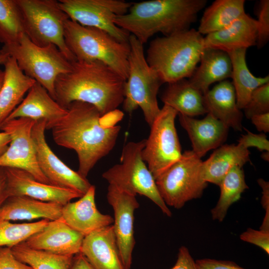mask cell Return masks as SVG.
<instances>
[{"label": "cell", "instance_id": "obj_41", "mask_svg": "<svg viewBox=\"0 0 269 269\" xmlns=\"http://www.w3.org/2000/svg\"><path fill=\"white\" fill-rule=\"evenodd\" d=\"M262 189L261 204L265 210V215L260 229L269 230V182L262 178L257 180Z\"/></svg>", "mask_w": 269, "mask_h": 269}, {"label": "cell", "instance_id": "obj_18", "mask_svg": "<svg viewBox=\"0 0 269 269\" xmlns=\"http://www.w3.org/2000/svg\"><path fill=\"white\" fill-rule=\"evenodd\" d=\"M96 188H90L79 199L63 206L61 218L65 223L84 237L102 228L112 225L113 218L101 213L95 203Z\"/></svg>", "mask_w": 269, "mask_h": 269}, {"label": "cell", "instance_id": "obj_24", "mask_svg": "<svg viewBox=\"0 0 269 269\" xmlns=\"http://www.w3.org/2000/svg\"><path fill=\"white\" fill-rule=\"evenodd\" d=\"M4 77L0 89V125L23 100L36 81L26 75L15 60L9 56L3 64Z\"/></svg>", "mask_w": 269, "mask_h": 269}, {"label": "cell", "instance_id": "obj_8", "mask_svg": "<svg viewBox=\"0 0 269 269\" xmlns=\"http://www.w3.org/2000/svg\"><path fill=\"white\" fill-rule=\"evenodd\" d=\"M0 51L13 57L21 70L42 85L55 100L56 79L72 68V62L55 45H37L24 33L16 44L3 46Z\"/></svg>", "mask_w": 269, "mask_h": 269}, {"label": "cell", "instance_id": "obj_32", "mask_svg": "<svg viewBox=\"0 0 269 269\" xmlns=\"http://www.w3.org/2000/svg\"><path fill=\"white\" fill-rule=\"evenodd\" d=\"M10 249L18 260L33 269H69L73 257L31 249L21 243Z\"/></svg>", "mask_w": 269, "mask_h": 269}, {"label": "cell", "instance_id": "obj_4", "mask_svg": "<svg viewBox=\"0 0 269 269\" xmlns=\"http://www.w3.org/2000/svg\"><path fill=\"white\" fill-rule=\"evenodd\" d=\"M203 37L189 29L152 40L147 50L146 61L168 84L189 78L200 62L204 49Z\"/></svg>", "mask_w": 269, "mask_h": 269}, {"label": "cell", "instance_id": "obj_31", "mask_svg": "<svg viewBox=\"0 0 269 269\" xmlns=\"http://www.w3.org/2000/svg\"><path fill=\"white\" fill-rule=\"evenodd\" d=\"M219 186L220 197L211 213L213 220L221 222L225 219L230 207L239 200L242 193L249 188L242 167H233L223 178Z\"/></svg>", "mask_w": 269, "mask_h": 269}, {"label": "cell", "instance_id": "obj_43", "mask_svg": "<svg viewBox=\"0 0 269 269\" xmlns=\"http://www.w3.org/2000/svg\"><path fill=\"white\" fill-rule=\"evenodd\" d=\"M250 119L258 131L269 132V113L254 115Z\"/></svg>", "mask_w": 269, "mask_h": 269}, {"label": "cell", "instance_id": "obj_17", "mask_svg": "<svg viewBox=\"0 0 269 269\" xmlns=\"http://www.w3.org/2000/svg\"><path fill=\"white\" fill-rule=\"evenodd\" d=\"M84 236L60 218L49 221L41 230L23 242L31 249L61 255L74 256L81 252Z\"/></svg>", "mask_w": 269, "mask_h": 269}, {"label": "cell", "instance_id": "obj_28", "mask_svg": "<svg viewBox=\"0 0 269 269\" xmlns=\"http://www.w3.org/2000/svg\"><path fill=\"white\" fill-rule=\"evenodd\" d=\"M161 100L178 114L193 117L208 113L204 95L183 79L168 84Z\"/></svg>", "mask_w": 269, "mask_h": 269}, {"label": "cell", "instance_id": "obj_1", "mask_svg": "<svg viewBox=\"0 0 269 269\" xmlns=\"http://www.w3.org/2000/svg\"><path fill=\"white\" fill-rule=\"evenodd\" d=\"M66 109L62 117L46 122V130H51L57 144L75 151L77 172L86 178L97 162L113 149L121 127L116 125L117 121L108 120L114 112L103 116L88 103L74 102Z\"/></svg>", "mask_w": 269, "mask_h": 269}, {"label": "cell", "instance_id": "obj_16", "mask_svg": "<svg viewBox=\"0 0 269 269\" xmlns=\"http://www.w3.org/2000/svg\"><path fill=\"white\" fill-rule=\"evenodd\" d=\"M4 169L9 197L25 196L64 206L83 195L72 189L40 182L22 169L11 167H4Z\"/></svg>", "mask_w": 269, "mask_h": 269}, {"label": "cell", "instance_id": "obj_13", "mask_svg": "<svg viewBox=\"0 0 269 269\" xmlns=\"http://www.w3.org/2000/svg\"><path fill=\"white\" fill-rule=\"evenodd\" d=\"M36 121L29 118H19L6 120L0 125V130L6 133L10 138L7 149L0 156V167L24 170L37 180L50 184L40 170L37 160L32 137V130Z\"/></svg>", "mask_w": 269, "mask_h": 269}, {"label": "cell", "instance_id": "obj_19", "mask_svg": "<svg viewBox=\"0 0 269 269\" xmlns=\"http://www.w3.org/2000/svg\"><path fill=\"white\" fill-rule=\"evenodd\" d=\"M179 121L191 140L192 151L199 158L216 149L226 140L229 128L210 113L201 120L178 114Z\"/></svg>", "mask_w": 269, "mask_h": 269}, {"label": "cell", "instance_id": "obj_6", "mask_svg": "<svg viewBox=\"0 0 269 269\" xmlns=\"http://www.w3.org/2000/svg\"><path fill=\"white\" fill-rule=\"evenodd\" d=\"M129 43V73L123 107L128 113L140 108L146 122L150 126L160 111L157 95L164 83L157 72L147 63L143 44L131 34Z\"/></svg>", "mask_w": 269, "mask_h": 269}, {"label": "cell", "instance_id": "obj_7", "mask_svg": "<svg viewBox=\"0 0 269 269\" xmlns=\"http://www.w3.org/2000/svg\"><path fill=\"white\" fill-rule=\"evenodd\" d=\"M145 143V139L127 143L122 149L120 163L105 171L102 177L109 185L122 191L148 198L163 214L171 217L172 213L161 198L155 180L142 159Z\"/></svg>", "mask_w": 269, "mask_h": 269}, {"label": "cell", "instance_id": "obj_3", "mask_svg": "<svg viewBox=\"0 0 269 269\" xmlns=\"http://www.w3.org/2000/svg\"><path fill=\"white\" fill-rule=\"evenodd\" d=\"M206 0H152L133 3L128 12L117 16L115 23L141 43L154 34L164 36L188 30Z\"/></svg>", "mask_w": 269, "mask_h": 269}, {"label": "cell", "instance_id": "obj_26", "mask_svg": "<svg viewBox=\"0 0 269 269\" xmlns=\"http://www.w3.org/2000/svg\"><path fill=\"white\" fill-rule=\"evenodd\" d=\"M66 113L67 109L61 107L42 85L36 82L26 97L5 121L26 118L35 121L44 119L49 122L60 118Z\"/></svg>", "mask_w": 269, "mask_h": 269}, {"label": "cell", "instance_id": "obj_37", "mask_svg": "<svg viewBox=\"0 0 269 269\" xmlns=\"http://www.w3.org/2000/svg\"><path fill=\"white\" fill-rule=\"evenodd\" d=\"M240 238L260 247L269 255V230H257L249 228L240 235Z\"/></svg>", "mask_w": 269, "mask_h": 269}, {"label": "cell", "instance_id": "obj_30", "mask_svg": "<svg viewBox=\"0 0 269 269\" xmlns=\"http://www.w3.org/2000/svg\"><path fill=\"white\" fill-rule=\"evenodd\" d=\"M244 0H216L206 8L198 31L201 35L220 30L241 16L245 11Z\"/></svg>", "mask_w": 269, "mask_h": 269}, {"label": "cell", "instance_id": "obj_23", "mask_svg": "<svg viewBox=\"0 0 269 269\" xmlns=\"http://www.w3.org/2000/svg\"><path fill=\"white\" fill-rule=\"evenodd\" d=\"M62 207L59 204L27 196H10L0 208V220H32L39 218L55 220L61 217Z\"/></svg>", "mask_w": 269, "mask_h": 269}, {"label": "cell", "instance_id": "obj_5", "mask_svg": "<svg viewBox=\"0 0 269 269\" xmlns=\"http://www.w3.org/2000/svg\"><path fill=\"white\" fill-rule=\"evenodd\" d=\"M64 39L76 60L104 63L127 80L129 73V43L119 41L101 29L83 26L68 19Z\"/></svg>", "mask_w": 269, "mask_h": 269}, {"label": "cell", "instance_id": "obj_45", "mask_svg": "<svg viewBox=\"0 0 269 269\" xmlns=\"http://www.w3.org/2000/svg\"><path fill=\"white\" fill-rule=\"evenodd\" d=\"M8 197L4 167H0V208Z\"/></svg>", "mask_w": 269, "mask_h": 269}, {"label": "cell", "instance_id": "obj_29", "mask_svg": "<svg viewBox=\"0 0 269 269\" xmlns=\"http://www.w3.org/2000/svg\"><path fill=\"white\" fill-rule=\"evenodd\" d=\"M247 49H240L228 53L232 66L231 77L238 108L243 109L253 92L260 86L269 82V76L257 77L250 71L246 60Z\"/></svg>", "mask_w": 269, "mask_h": 269}, {"label": "cell", "instance_id": "obj_48", "mask_svg": "<svg viewBox=\"0 0 269 269\" xmlns=\"http://www.w3.org/2000/svg\"><path fill=\"white\" fill-rule=\"evenodd\" d=\"M261 157L266 161H269V151H265L261 154Z\"/></svg>", "mask_w": 269, "mask_h": 269}, {"label": "cell", "instance_id": "obj_11", "mask_svg": "<svg viewBox=\"0 0 269 269\" xmlns=\"http://www.w3.org/2000/svg\"><path fill=\"white\" fill-rule=\"evenodd\" d=\"M178 112L164 105L150 126L142 157L155 180L180 159L181 148L175 126Z\"/></svg>", "mask_w": 269, "mask_h": 269}, {"label": "cell", "instance_id": "obj_33", "mask_svg": "<svg viewBox=\"0 0 269 269\" xmlns=\"http://www.w3.org/2000/svg\"><path fill=\"white\" fill-rule=\"evenodd\" d=\"M24 34L16 0H0V42L3 46L16 44Z\"/></svg>", "mask_w": 269, "mask_h": 269}, {"label": "cell", "instance_id": "obj_34", "mask_svg": "<svg viewBox=\"0 0 269 269\" xmlns=\"http://www.w3.org/2000/svg\"><path fill=\"white\" fill-rule=\"evenodd\" d=\"M48 219L28 223H12L0 220V248H11L23 242L33 234L42 229L49 222Z\"/></svg>", "mask_w": 269, "mask_h": 269}, {"label": "cell", "instance_id": "obj_27", "mask_svg": "<svg viewBox=\"0 0 269 269\" xmlns=\"http://www.w3.org/2000/svg\"><path fill=\"white\" fill-rule=\"evenodd\" d=\"M248 148L240 143L224 144L216 148L202 162L203 179L218 185L225 176L234 167L242 166L250 161Z\"/></svg>", "mask_w": 269, "mask_h": 269}, {"label": "cell", "instance_id": "obj_10", "mask_svg": "<svg viewBox=\"0 0 269 269\" xmlns=\"http://www.w3.org/2000/svg\"><path fill=\"white\" fill-rule=\"evenodd\" d=\"M202 161L191 150L156 179L158 192L167 206L180 209L191 200L200 198L208 182L202 176Z\"/></svg>", "mask_w": 269, "mask_h": 269}, {"label": "cell", "instance_id": "obj_20", "mask_svg": "<svg viewBox=\"0 0 269 269\" xmlns=\"http://www.w3.org/2000/svg\"><path fill=\"white\" fill-rule=\"evenodd\" d=\"M80 252L94 269H126L113 224L85 236Z\"/></svg>", "mask_w": 269, "mask_h": 269}, {"label": "cell", "instance_id": "obj_47", "mask_svg": "<svg viewBox=\"0 0 269 269\" xmlns=\"http://www.w3.org/2000/svg\"><path fill=\"white\" fill-rule=\"evenodd\" d=\"M9 56L5 53L0 51V65L4 64Z\"/></svg>", "mask_w": 269, "mask_h": 269}, {"label": "cell", "instance_id": "obj_49", "mask_svg": "<svg viewBox=\"0 0 269 269\" xmlns=\"http://www.w3.org/2000/svg\"><path fill=\"white\" fill-rule=\"evenodd\" d=\"M4 77V71L0 69V89L1 87Z\"/></svg>", "mask_w": 269, "mask_h": 269}, {"label": "cell", "instance_id": "obj_39", "mask_svg": "<svg viewBox=\"0 0 269 269\" xmlns=\"http://www.w3.org/2000/svg\"><path fill=\"white\" fill-rule=\"evenodd\" d=\"M0 269H33L18 260L9 247L0 248Z\"/></svg>", "mask_w": 269, "mask_h": 269}, {"label": "cell", "instance_id": "obj_38", "mask_svg": "<svg viewBox=\"0 0 269 269\" xmlns=\"http://www.w3.org/2000/svg\"><path fill=\"white\" fill-rule=\"evenodd\" d=\"M246 134L242 135L238 143L245 147H256L260 151H269V141L265 133L256 134L245 129Z\"/></svg>", "mask_w": 269, "mask_h": 269}, {"label": "cell", "instance_id": "obj_14", "mask_svg": "<svg viewBox=\"0 0 269 269\" xmlns=\"http://www.w3.org/2000/svg\"><path fill=\"white\" fill-rule=\"evenodd\" d=\"M46 123L44 119L37 120L32 130V137L40 170L50 184L72 189L84 195L91 184L87 178L69 168L52 151L45 139Z\"/></svg>", "mask_w": 269, "mask_h": 269}, {"label": "cell", "instance_id": "obj_12", "mask_svg": "<svg viewBox=\"0 0 269 269\" xmlns=\"http://www.w3.org/2000/svg\"><path fill=\"white\" fill-rule=\"evenodd\" d=\"M70 19L101 29L122 42L129 43L130 33L114 22L116 16L127 13L133 3L122 0H60Z\"/></svg>", "mask_w": 269, "mask_h": 269}, {"label": "cell", "instance_id": "obj_9", "mask_svg": "<svg viewBox=\"0 0 269 269\" xmlns=\"http://www.w3.org/2000/svg\"><path fill=\"white\" fill-rule=\"evenodd\" d=\"M24 33L39 46L55 45L71 62L76 60L64 39V25L70 19L56 0H16Z\"/></svg>", "mask_w": 269, "mask_h": 269}, {"label": "cell", "instance_id": "obj_36", "mask_svg": "<svg viewBox=\"0 0 269 269\" xmlns=\"http://www.w3.org/2000/svg\"><path fill=\"white\" fill-rule=\"evenodd\" d=\"M258 24L256 45L263 48L269 39V0H261L257 8Z\"/></svg>", "mask_w": 269, "mask_h": 269}, {"label": "cell", "instance_id": "obj_25", "mask_svg": "<svg viewBox=\"0 0 269 269\" xmlns=\"http://www.w3.org/2000/svg\"><path fill=\"white\" fill-rule=\"evenodd\" d=\"M199 62V66L196 68L188 81L204 95L212 84L231 77V60L229 54L225 51L204 48Z\"/></svg>", "mask_w": 269, "mask_h": 269}, {"label": "cell", "instance_id": "obj_40", "mask_svg": "<svg viewBox=\"0 0 269 269\" xmlns=\"http://www.w3.org/2000/svg\"><path fill=\"white\" fill-rule=\"evenodd\" d=\"M198 269H246L228 261L202 259L195 261Z\"/></svg>", "mask_w": 269, "mask_h": 269}, {"label": "cell", "instance_id": "obj_21", "mask_svg": "<svg viewBox=\"0 0 269 269\" xmlns=\"http://www.w3.org/2000/svg\"><path fill=\"white\" fill-rule=\"evenodd\" d=\"M258 24L257 19L244 13L225 28L206 35L204 48L227 53L256 45Z\"/></svg>", "mask_w": 269, "mask_h": 269}, {"label": "cell", "instance_id": "obj_2", "mask_svg": "<svg viewBox=\"0 0 269 269\" xmlns=\"http://www.w3.org/2000/svg\"><path fill=\"white\" fill-rule=\"evenodd\" d=\"M126 81L102 62L76 60L69 72L56 79L55 101L65 109L76 101L88 103L107 115L123 104Z\"/></svg>", "mask_w": 269, "mask_h": 269}, {"label": "cell", "instance_id": "obj_44", "mask_svg": "<svg viewBox=\"0 0 269 269\" xmlns=\"http://www.w3.org/2000/svg\"><path fill=\"white\" fill-rule=\"evenodd\" d=\"M69 269H94L86 257L81 252L73 256Z\"/></svg>", "mask_w": 269, "mask_h": 269}, {"label": "cell", "instance_id": "obj_15", "mask_svg": "<svg viewBox=\"0 0 269 269\" xmlns=\"http://www.w3.org/2000/svg\"><path fill=\"white\" fill-rule=\"evenodd\" d=\"M107 199L114 211V231L118 248L126 269H130L135 242L134 213L139 204L136 196L122 191L113 185L108 187Z\"/></svg>", "mask_w": 269, "mask_h": 269}, {"label": "cell", "instance_id": "obj_22", "mask_svg": "<svg viewBox=\"0 0 269 269\" xmlns=\"http://www.w3.org/2000/svg\"><path fill=\"white\" fill-rule=\"evenodd\" d=\"M204 99L208 113L229 128L242 131L243 115L237 106L232 82L227 80L219 82L204 94Z\"/></svg>", "mask_w": 269, "mask_h": 269}, {"label": "cell", "instance_id": "obj_35", "mask_svg": "<svg viewBox=\"0 0 269 269\" xmlns=\"http://www.w3.org/2000/svg\"><path fill=\"white\" fill-rule=\"evenodd\" d=\"M243 109L246 118L249 119L256 115L269 113V82L253 92Z\"/></svg>", "mask_w": 269, "mask_h": 269}, {"label": "cell", "instance_id": "obj_46", "mask_svg": "<svg viewBox=\"0 0 269 269\" xmlns=\"http://www.w3.org/2000/svg\"><path fill=\"white\" fill-rule=\"evenodd\" d=\"M10 142L9 135L5 132H0V156H1L7 149Z\"/></svg>", "mask_w": 269, "mask_h": 269}, {"label": "cell", "instance_id": "obj_42", "mask_svg": "<svg viewBox=\"0 0 269 269\" xmlns=\"http://www.w3.org/2000/svg\"><path fill=\"white\" fill-rule=\"evenodd\" d=\"M170 269H198L195 261L185 246L179 248L175 265Z\"/></svg>", "mask_w": 269, "mask_h": 269}]
</instances>
